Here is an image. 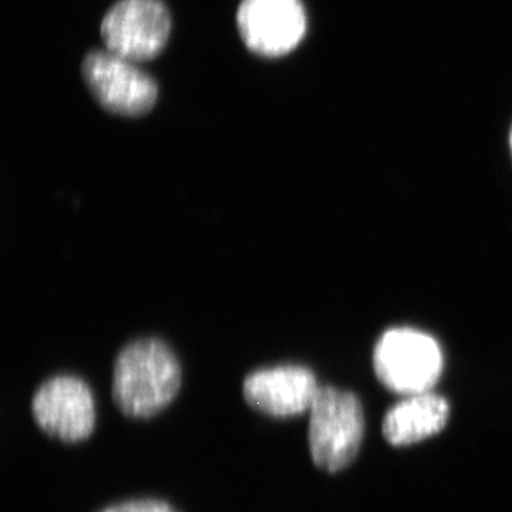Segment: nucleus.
Instances as JSON below:
<instances>
[{"label": "nucleus", "mask_w": 512, "mask_h": 512, "mask_svg": "<svg viewBox=\"0 0 512 512\" xmlns=\"http://www.w3.org/2000/svg\"><path fill=\"white\" fill-rule=\"evenodd\" d=\"M136 64L109 50H93L84 57V83L104 110L117 116L141 117L156 106V80Z\"/></svg>", "instance_id": "nucleus-5"}, {"label": "nucleus", "mask_w": 512, "mask_h": 512, "mask_svg": "<svg viewBox=\"0 0 512 512\" xmlns=\"http://www.w3.org/2000/svg\"><path fill=\"white\" fill-rule=\"evenodd\" d=\"M32 414L47 436L79 443L92 436L96 407L92 390L76 376H55L33 394Z\"/></svg>", "instance_id": "nucleus-6"}, {"label": "nucleus", "mask_w": 512, "mask_h": 512, "mask_svg": "<svg viewBox=\"0 0 512 512\" xmlns=\"http://www.w3.org/2000/svg\"><path fill=\"white\" fill-rule=\"evenodd\" d=\"M100 512H177L170 504L158 500H133L111 505Z\"/></svg>", "instance_id": "nucleus-10"}, {"label": "nucleus", "mask_w": 512, "mask_h": 512, "mask_svg": "<svg viewBox=\"0 0 512 512\" xmlns=\"http://www.w3.org/2000/svg\"><path fill=\"white\" fill-rule=\"evenodd\" d=\"M363 433L365 417L355 394L332 386L319 387L309 410L313 464L328 473L345 470L359 454Z\"/></svg>", "instance_id": "nucleus-2"}, {"label": "nucleus", "mask_w": 512, "mask_h": 512, "mask_svg": "<svg viewBox=\"0 0 512 512\" xmlns=\"http://www.w3.org/2000/svg\"><path fill=\"white\" fill-rule=\"evenodd\" d=\"M319 387L306 367L278 366L249 373L242 383V394L258 412L284 419L309 412Z\"/></svg>", "instance_id": "nucleus-8"}, {"label": "nucleus", "mask_w": 512, "mask_h": 512, "mask_svg": "<svg viewBox=\"0 0 512 512\" xmlns=\"http://www.w3.org/2000/svg\"><path fill=\"white\" fill-rule=\"evenodd\" d=\"M181 376L180 362L167 343L133 340L114 360L111 396L124 416L150 419L173 403Z\"/></svg>", "instance_id": "nucleus-1"}, {"label": "nucleus", "mask_w": 512, "mask_h": 512, "mask_svg": "<svg viewBox=\"0 0 512 512\" xmlns=\"http://www.w3.org/2000/svg\"><path fill=\"white\" fill-rule=\"evenodd\" d=\"M237 26L249 52L281 57L298 47L306 33L301 0H242Z\"/></svg>", "instance_id": "nucleus-7"}, {"label": "nucleus", "mask_w": 512, "mask_h": 512, "mask_svg": "<svg viewBox=\"0 0 512 512\" xmlns=\"http://www.w3.org/2000/svg\"><path fill=\"white\" fill-rule=\"evenodd\" d=\"M376 376L387 389L403 396L431 392L443 372L439 343L414 329H392L375 349Z\"/></svg>", "instance_id": "nucleus-3"}, {"label": "nucleus", "mask_w": 512, "mask_h": 512, "mask_svg": "<svg viewBox=\"0 0 512 512\" xmlns=\"http://www.w3.org/2000/svg\"><path fill=\"white\" fill-rule=\"evenodd\" d=\"M510 144H511V153H512V130H511V136H510Z\"/></svg>", "instance_id": "nucleus-11"}, {"label": "nucleus", "mask_w": 512, "mask_h": 512, "mask_svg": "<svg viewBox=\"0 0 512 512\" xmlns=\"http://www.w3.org/2000/svg\"><path fill=\"white\" fill-rule=\"evenodd\" d=\"M448 417L450 406L444 397L431 392L410 394L384 416L383 436L394 447L412 446L439 434Z\"/></svg>", "instance_id": "nucleus-9"}, {"label": "nucleus", "mask_w": 512, "mask_h": 512, "mask_svg": "<svg viewBox=\"0 0 512 512\" xmlns=\"http://www.w3.org/2000/svg\"><path fill=\"white\" fill-rule=\"evenodd\" d=\"M171 16L161 0H119L101 20L106 50L133 63L150 62L167 46Z\"/></svg>", "instance_id": "nucleus-4"}]
</instances>
